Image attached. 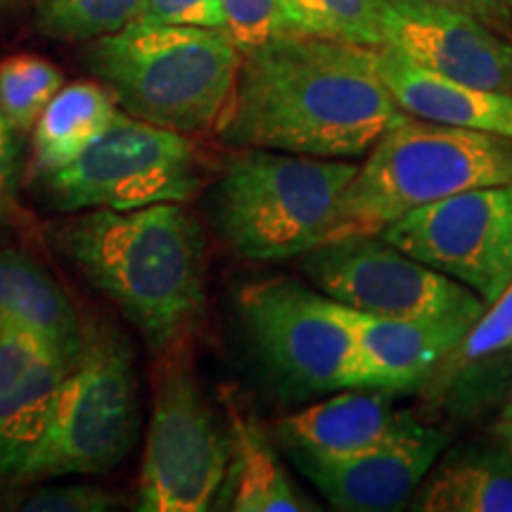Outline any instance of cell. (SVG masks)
<instances>
[{"label": "cell", "instance_id": "cell-4", "mask_svg": "<svg viewBox=\"0 0 512 512\" xmlns=\"http://www.w3.org/2000/svg\"><path fill=\"white\" fill-rule=\"evenodd\" d=\"M358 162L238 147L211 190L219 238L249 261H285L328 240Z\"/></svg>", "mask_w": 512, "mask_h": 512}, {"label": "cell", "instance_id": "cell-17", "mask_svg": "<svg viewBox=\"0 0 512 512\" xmlns=\"http://www.w3.org/2000/svg\"><path fill=\"white\" fill-rule=\"evenodd\" d=\"M411 413H396L392 392L356 387L275 422L283 448H302L323 456H351L394 439Z\"/></svg>", "mask_w": 512, "mask_h": 512}, {"label": "cell", "instance_id": "cell-3", "mask_svg": "<svg viewBox=\"0 0 512 512\" xmlns=\"http://www.w3.org/2000/svg\"><path fill=\"white\" fill-rule=\"evenodd\" d=\"M91 72L117 105L185 136L219 133L233 102L242 53L226 29L131 22L88 48Z\"/></svg>", "mask_w": 512, "mask_h": 512}, {"label": "cell", "instance_id": "cell-32", "mask_svg": "<svg viewBox=\"0 0 512 512\" xmlns=\"http://www.w3.org/2000/svg\"><path fill=\"white\" fill-rule=\"evenodd\" d=\"M501 422H512V392L508 396V401H505L503 406V413H501Z\"/></svg>", "mask_w": 512, "mask_h": 512}, {"label": "cell", "instance_id": "cell-24", "mask_svg": "<svg viewBox=\"0 0 512 512\" xmlns=\"http://www.w3.org/2000/svg\"><path fill=\"white\" fill-rule=\"evenodd\" d=\"M143 5L145 0H36V24L60 41H98L136 22Z\"/></svg>", "mask_w": 512, "mask_h": 512}, {"label": "cell", "instance_id": "cell-34", "mask_svg": "<svg viewBox=\"0 0 512 512\" xmlns=\"http://www.w3.org/2000/svg\"><path fill=\"white\" fill-rule=\"evenodd\" d=\"M510 12H512V0H510Z\"/></svg>", "mask_w": 512, "mask_h": 512}, {"label": "cell", "instance_id": "cell-18", "mask_svg": "<svg viewBox=\"0 0 512 512\" xmlns=\"http://www.w3.org/2000/svg\"><path fill=\"white\" fill-rule=\"evenodd\" d=\"M512 370V283L422 384L434 406L451 413L475 411L503 389Z\"/></svg>", "mask_w": 512, "mask_h": 512}, {"label": "cell", "instance_id": "cell-12", "mask_svg": "<svg viewBox=\"0 0 512 512\" xmlns=\"http://www.w3.org/2000/svg\"><path fill=\"white\" fill-rule=\"evenodd\" d=\"M446 441L444 432L420 425L411 415L406 427L387 444L351 456H323L302 448L285 451L332 508L387 512L403 508L420 489Z\"/></svg>", "mask_w": 512, "mask_h": 512}, {"label": "cell", "instance_id": "cell-14", "mask_svg": "<svg viewBox=\"0 0 512 512\" xmlns=\"http://www.w3.org/2000/svg\"><path fill=\"white\" fill-rule=\"evenodd\" d=\"M342 306L354 337L349 389L408 392L430 380L434 368L475 323L456 318H387Z\"/></svg>", "mask_w": 512, "mask_h": 512}, {"label": "cell", "instance_id": "cell-29", "mask_svg": "<svg viewBox=\"0 0 512 512\" xmlns=\"http://www.w3.org/2000/svg\"><path fill=\"white\" fill-rule=\"evenodd\" d=\"M425 3L463 12V15L475 17L496 31L505 29L512 22L510 0H425Z\"/></svg>", "mask_w": 512, "mask_h": 512}, {"label": "cell", "instance_id": "cell-31", "mask_svg": "<svg viewBox=\"0 0 512 512\" xmlns=\"http://www.w3.org/2000/svg\"><path fill=\"white\" fill-rule=\"evenodd\" d=\"M498 439H501V444L505 446V451L510 453L512 458V422H498Z\"/></svg>", "mask_w": 512, "mask_h": 512}, {"label": "cell", "instance_id": "cell-9", "mask_svg": "<svg viewBox=\"0 0 512 512\" xmlns=\"http://www.w3.org/2000/svg\"><path fill=\"white\" fill-rule=\"evenodd\" d=\"M299 259V268L316 290L370 316L477 323L489 309L458 280L420 264L382 235L323 240Z\"/></svg>", "mask_w": 512, "mask_h": 512}, {"label": "cell", "instance_id": "cell-6", "mask_svg": "<svg viewBox=\"0 0 512 512\" xmlns=\"http://www.w3.org/2000/svg\"><path fill=\"white\" fill-rule=\"evenodd\" d=\"M138 437V382L128 339L105 320L83 323V347L64 375L41 437L15 482L102 475L128 456Z\"/></svg>", "mask_w": 512, "mask_h": 512}, {"label": "cell", "instance_id": "cell-20", "mask_svg": "<svg viewBox=\"0 0 512 512\" xmlns=\"http://www.w3.org/2000/svg\"><path fill=\"white\" fill-rule=\"evenodd\" d=\"M0 316L22 325L69 361L83 347V320L62 285L19 249H0Z\"/></svg>", "mask_w": 512, "mask_h": 512}, {"label": "cell", "instance_id": "cell-5", "mask_svg": "<svg viewBox=\"0 0 512 512\" xmlns=\"http://www.w3.org/2000/svg\"><path fill=\"white\" fill-rule=\"evenodd\" d=\"M512 183V138L411 114L370 147L344 190L330 238L380 235L408 211L458 192Z\"/></svg>", "mask_w": 512, "mask_h": 512}, {"label": "cell", "instance_id": "cell-19", "mask_svg": "<svg viewBox=\"0 0 512 512\" xmlns=\"http://www.w3.org/2000/svg\"><path fill=\"white\" fill-rule=\"evenodd\" d=\"M230 437V498L235 512H299L316 510L299 494L271 439L252 413L223 389Z\"/></svg>", "mask_w": 512, "mask_h": 512}, {"label": "cell", "instance_id": "cell-28", "mask_svg": "<svg viewBox=\"0 0 512 512\" xmlns=\"http://www.w3.org/2000/svg\"><path fill=\"white\" fill-rule=\"evenodd\" d=\"M140 22L176 24V27L226 29L221 0H145Z\"/></svg>", "mask_w": 512, "mask_h": 512}, {"label": "cell", "instance_id": "cell-26", "mask_svg": "<svg viewBox=\"0 0 512 512\" xmlns=\"http://www.w3.org/2000/svg\"><path fill=\"white\" fill-rule=\"evenodd\" d=\"M221 5L226 12V31L242 55L285 36L280 0H221Z\"/></svg>", "mask_w": 512, "mask_h": 512}, {"label": "cell", "instance_id": "cell-16", "mask_svg": "<svg viewBox=\"0 0 512 512\" xmlns=\"http://www.w3.org/2000/svg\"><path fill=\"white\" fill-rule=\"evenodd\" d=\"M377 72L396 105L415 119L512 138V95L448 79L382 46Z\"/></svg>", "mask_w": 512, "mask_h": 512}, {"label": "cell", "instance_id": "cell-33", "mask_svg": "<svg viewBox=\"0 0 512 512\" xmlns=\"http://www.w3.org/2000/svg\"><path fill=\"white\" fill-rule=\"evenodd\" d=\"M3 3H8V0H0V5H3Z\"/></svg>", "mask_w": 512, "mask_h": 512}, {"label": "cell", "instance_id": "cell-30", "mask_svg": "<svg viewBox=\"0 0 512 512\" xmlns=\"http://www.w3.org/2000/svg\"><path fill=\"white\" fill-rule=\"evenodd\" d=\"M15 128L0 112V211L10 202L12 181H15V159H17V145H15Z\"/></svg>", "mask_w": 512, "mask_h": 512}, {"label": "cell", "instance_id": "cell-7", "mask_svg": "<svg viewBox=\"0 0 512 512\" xmlns=\"http://www.w3.org/2000/svg\"><path fill=\"white\" fill-rule=\"evenodd\" d=\"M207 181L209 157L195 136L147 124L124 110L76 162L41 178L50 204L67 214L185 204Z\"/></svg>", "mask_w": 512, "mask_h": 512}, {"label": "cell", "instance_id": "cell-15", "mask_svg": "<svg viewBox=\"0 0 512 512\" xmlns=\"http://www.w3.org/2000/svg\"><path fill=\"white\" fill-rule=\"evenodd\" d=\"M74 363L36 332L0 316V475L12 477L29 456Z\"/></svg>", "mask_w": 512, "mask_h": 512}, {"label": "cell", "instance_id": "cell-8", "mask_svg": "<svg viewBox=\"0 0 512 512\" xmlns=\"http://www.w3.org/2000/svg\"><path fill=\"white\" fill-rule=\"evenodd\" d=\"M178 351L162 354L140 467L138 510L202 512L214 505L230 467V437Z\"/></svg>", "mask_w": 512, "mask_h": 512}, {"label": "cell", "instance_id": "cell-23", "mask_svg": "<svg viewBox=\"0 0 512 512\" xmlns=\"http://www.w3.org/2000/svg\"><path fill=\"white\" fill-rule=\"evenodd\" d=\"M285 34L384 46L387 0H280Z\"/></svg>", "mask_w": 512, "mask_h": 512}, {"label": "cell", "instance_id": "cell-2", "mask_svg": "<svg viewBox=\"0 0 512 512\" xmlns=\"http://www.w3.org/2000/svg\"><path fill=\"white\" fill-rule=\"evenodd\" d=\"M48 240L159 356L181 349L204 313V235L183 204L74 211Z\"/></svg>", "mask_w": 512, "mask_h": 512}, {"label": "cell", "instance_id": "cell-21", "mask_svg": "<svg viewBox=\"0 0 512 512\" xmlns=\"http://www.w3.org/2000/svg\"><path fill=\"white\" fill-rule=\"evenodd\" d=\"M117 112V98L105 83L76 81L62 86L34 126L31 181H41L76 162L105 136Z\"/></svg>", "mask_w": 512, "mask_h": 512}, {"label": "cell", "instance_id": "cell-22", "mask_svg": "<svg viewBox=\"0 0 512 512\" xmlns=\"http://www.w3.org/2000/svg\"><path fill=\"white\" fill-rule=\"evenodd\" d=\"M420 512H512V458L505 446H479L448 456L422 479Z\"/></svg>", "mask_w": 512, "mask_h": 512}, {"label": "cell", "instance_id": "cell-13", "mask_svg": "<svg viewBox=\"0 0 512 512\" xmlns=\"http://www.w3.org/2000/svg\"><path fill=\"white\" fill-rule=\"evenodd\" d=\"M384 46L448 79L512 95V43L463 12L425 0H387Z\"/></svg>", "mask_w": 512, "mask_h": 512}, {"label": "cell", "instance_id": "cell-10", "mask_svg": "<svg viewBox=\"0 0 512 512\" xmlns=\"http://www.w3.org/2000/svg\"><path fill=\"white\" fill-rule=\"evenodd\" d=\"M238 306L249 339L285 387L349 389L354 337L335 299L297 278H271L242 287Z\"/></svg>", "mask_w": 512, "mask_h": 512}, {"label": "cell", "instance_id": "cell-11", "mask_svg": "<svg viewBox=\"0 0 512 512\" xmlns=\"http://www.w3.org/2000/svg\"><path fill=\"white\" fill-rule=\"evenodd\" d=\"M380 235L491 306L512 283V183L425 204Z\"/></svg>", "mask_w": 512, "mask_h": 512}, {"label": "cell", "instance_id": "cell-1", "mask_svg": "<svg viewBox=\"0 0 512 512\" xmlns=\"http://www.w3.org/2000/svg\"><path fill=\"white\" fill-rule=\"evenodd\" d=\"M377 48L313 36H278L242 55L219 136L320 159L366 157L406 117L377 72Z\"/></svg>", "mask_w": 512, "mask_h": 512}, {"label": "cell", "instance_id": "cell-27", "mask_svg": "<svg viewBox=\"0 0 512 512\" xmlns=\"http://www.w3.org/2000/svg\"><path fill=\"white\" fill-rule=\"evenodd\" d=\"M119 505V496L93 484L38 486L15 503L24 512H105Z\"/></svg>", "mask_w": 512, "mask_h": 512}, {"label": "cell", "instance_id": "cell-25", "mask_svg": "<svg viewBox=\"0 0 512 512\" xmlns=\"http://www.w3.org/2000/svg\"><path fill=\"white\" fill-rule=\"evenodd\" d=\"M62 86V72L43 57L12 55L0 60V112L17 133H29L36 126Z\"/></svg>", "mask_w": 512, "mask_h": 512}]
</instances>
